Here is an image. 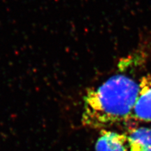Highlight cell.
Wrapping results in <instances>:
<instances>
[{
  "instance_id": "cell-1",
  "label": "cell",
  "mask_w": 151,
  "mask_h": 151,
  "mask_svg": "<svg viewBox=\"0 0 151 151\" xmlns=\"http://www.w3.org/2000/svg\"><path fill=\"white\" fill-rule=\"evenodd\" d=\"M139 91V81L123 73L90 88L83 98V124L103 130L132 120Z\"/></svg>"
},
{
  "instance_id": "cell-2",
  "label": "cell",
  "mask_w": 151,
  "mask_h": 151,
  "mask_svg": "<svg viewBox=\"0 0 151 151\" xmlns=\"http://www.w3.org/2000/svg\"><path fill=\"white\" fill-rule=\"evenodd\" d=\"M132 120L151 122V72L139 80V91Z\"/></svg>"
},
{
  "instance_id": "cell-3",
  "label": "cell",
  "mask_w": 151,
  "mask_h": 151,
  "mask_svg": "<svg viewBox=\"0 0 151 151\" xmlns=\"http://www.w3.org/2000/svg\"><path fill=\"white\" fill-rule=\"evenodd\" d=\"M95 151H133V148L126 132L123 133L103 129L96 142Z\"/></svg>"
},
{
  "instance_id": "cell-4",
  "label": "cell",
  "mask_w": 151,
  "mask_h": 151,
  "mask_svg": "<svg viewBox=\"0 0 151 151\" xmlns=\"http://www.w3.org/2000/svg\"><path fill=\"white\" fill-rule=\"evenodd\" d=\"M126 133L131 139L133 151H151V128L132 127Z\"/></svg>"
}]
</instances>
